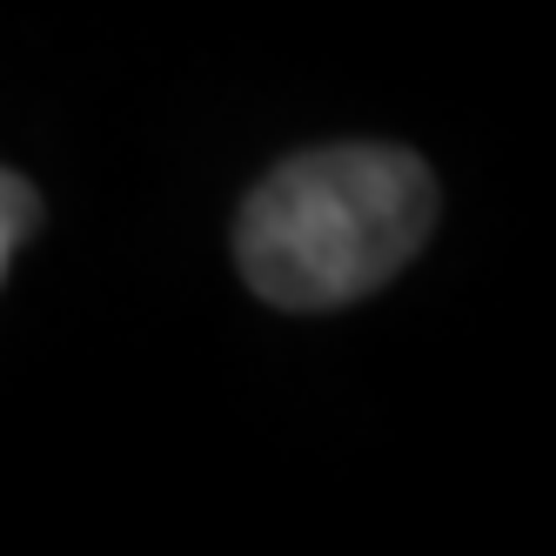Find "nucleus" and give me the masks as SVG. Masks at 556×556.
<instances>
[{"label": "nucleus", "instance_id": "f257e3e1", "mask_svg": "<svg viewBox=\"0 0 556 556\" xmlns=\"http://www.w3.org/2000/svg\"><path fill=\"white\" fill-rule=\"evenodd\" d=\"M435 228V181L409 148L342 141L282 162L235 222L242 282L275 308H342L382 289Z\"/></svg>", "mask_w": 556, "mask_h": 556}, {"label": "nucleus", "instance_id": "f03ea898", "mask_svg": "<svg viewBox=\"0 0 556 556\" xmlns=\"http://www.w3.org/2000/svg\"><path fill=\"white\" fill-rule=\"evenodd\" d=\"M34 222H41V194H34L21 175L0 168V282H8V262H14V249L34 235Z\"/></svg>", "mask_w": 556, "mask_h": 556}]
</instances>
